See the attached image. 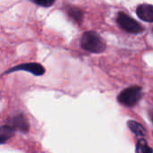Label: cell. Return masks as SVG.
Instances as JSON below:
<instances>
[{"label": "cell", "mask_w": 153, "mask_h": 153, "mask_svg": "<svg viewBox=\"0 0 153 153\" xmlns=\"http://www.w3.org/2000/svg\"><path fill=\"white\" fill-rule=\"evenodd\" d=\"M80 45L85 50L96 54L103 53L106 48L105 40L100 37L98 33L93 30L86 31L82 35L80 39Z\"/></svg>", "instance_id": "cell-1"}, {"label": "cell", "mask_w": 153, "mask_h": 153, "mask_svg": "<svg viewBox=\"0 0 153 153\" xmlns=\"http://www.w3.org/2000/svg\"><path fill=\"white\" fill-rule=\"evenodd\" d=\"M142 98V88L139 86H132L123 91L118 96L120 104L126 107L135 106Z\"/></svg>", "instance_id": "cell-2"}, {"label": "cell", "mask_w": 153, "mask_h": 153, "mask_svg": "<svg viewBox=\"0 0 153 153\" xmlns=\"http://www.w3.org/2000/svg\"><path fill=\"white\" fill-rule=\"evenodd\" d=\"M117 23L120 26V28L126 32L129 33H133V34H138L142 32L143 28L142 26L136 22L134 19L130 17L128 14L124 13H119L116 18Z\"/></svg>", "instance_id": "cell-3"}, {"label": "cell", "mask_w": 153, "mask_h": 153, "mask_svg": "<svg viewBox=\"0 0 153 153\" xmlns=\"http://www.w3.org/2000/svg\"><path fill=\"white\" fill-rule=\"evenodd\" d=\"M17 71H24L35 76H41L45 73V68L39 63H24V64L17 65L9 68L4 73V74H8L17 72Z\"/></svg>", "instance_id": "cell-4"}, {"label": "cell", "mask_w": 153, "mask_h": 153, "mask_svg": "<svg viewBox=\"0 0 153 153\" xmlns=\"http://www.w3.org/2000/svg\"><path fill=\"white\" fill-rule=\"evenodd\" d=\"M6 124L11 126L15 131H19L21 133L26 134L29 132L30 125L27 120V118L23 114H19L16 116H14L13 117H10L6 120Z\"/></svg>", "instance_id": "cell-5"}, {"label": "cell", "mask_w": 153, "mask_h": 153, "mask_svg": "<svg viewBox=\"0 0 153 153\" xmlns=\"http://www.w3.org/2000/svg\"><path fill=\"white\" fill-rule=\"evenodd\" d=\"M137 15L143 21L153 22V5L149 4H142L136 9Z\"/></svg>", "instance_id": "cell-6"}, {"label": "cell", "mask_w": 153, "mask_h": 153, "mask_svg": "<svg viewBox=\"0 0 153 153\" xmlns=\"http://www.w3.org/2000/svg\"><path fill=\"white\" fill-rule=\"evenodd\" d=\"M15 130L9 125L5 124L0 126V144H4L7 143L10 139H12L15 134Z\"/></svg>", "instance_id": "cell-7"}, {"label": "cell", "mask_w": 153, "mask_h": 153, "mask_svg": "<svg viewBox=\"0 0 153 153\" xmlns=\"http://www.w3.org/2000/svg\"><path fill=\"white\" fill-rule=\"evenodd\" d=\"M66 12L68 13V15L73 19V21H75L78 23H81L82 20H83V11L80 8H78L76 6H72V5H68L66 7Z\"/></svg>", "instance_id": "cell-8"}, {"label": "cell", "mask_w": 153, "mask_h": 153, "mask_svg": "<svg viewBox=\"0 0 153 153\" xmlns=\"http://www.w3.org/2000/svg\"><path fill=\"white\" fill-rule=\"evenodd\" d=\"M128 127L129 129L138 137H143L146 134V130L145 128L138 122L133 121V120H130L128 121Z\"/></svg>", "instance_id": "cell-9"}, {"label": "cell", "mask_w": 153, "mask_h": 153, "mask_svg": "<svg viewBox=\"0 0 153 153\" xmlns=\"http://www.w3.org/2000/svg\"><path fill=\"white\" fill-rule=\"evenodd\" d=\"M136 152L138 153H147V152H153V150L151 148L149 147L147 142L144 139H141L139 140V142L137 143V146H136Z\"/></svg>", "instance_id": "cell-10"}, {"label": "cell", "mask_w": 153, "mask_h": 153, "mask_svg": "<svg viewBox=\"0 0 153 153\" xmlns=\"http://www.w3.org/2000/svg\"><path fill=\"white\" fill-rule=\"evenodd\" d=\"M30 1L42 7H50L55 3V0H30Z\"/></svg>", "instance_id": "cell-11"}, {"label": "cell", "mask_w": 153, "mask_h": 153, "mask_svg": "<svg viewBox=\"0 0 153 153\" xmlns=\"http://www.w3.org/2000/svg\"><path fill=\"white\" fill-rule=\"evenodd\" d=\"M151 119H152V121H153V114L151 115Z\"/></svg>", "instance_id": "cell-12"}]
</instances>
